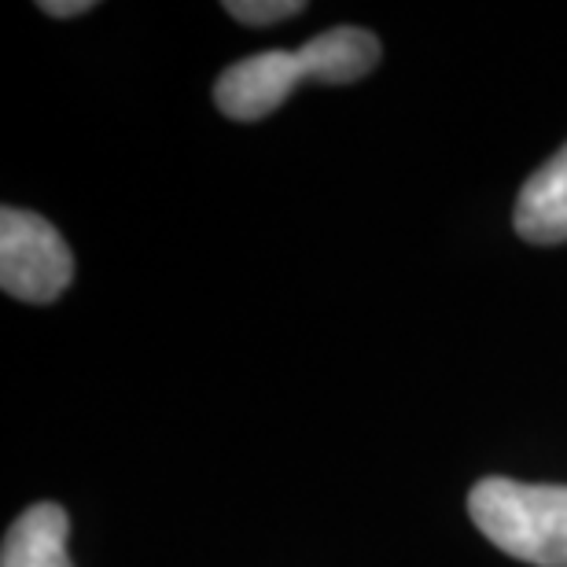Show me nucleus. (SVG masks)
Instances as JSON below:
<instances>
[{"instance_id": "nucleus-6", "label": "nucleus", "mask_w": 567, "mask_h": 567, "mask_svg": "<svg viewBox=\"0 0 567 567\" xmlns=\"http://www.w3.org/2000/svg\"><path fill=\"white\" fill-rule=\"evenodd\" d=\"M306 4L302 0H229L225 11H229L233 19L247 22V27H274L280 19H291L299 16Z\"/></svg>"}, {"instance_id": "nucleus-5", "label": "nucleus", "mask_w": 567, "mask_h": 567, "mask_svg": "<svg viewBox=\"0 0 567 567\" xmlns=\"http://www.w3.org/2000/svg\"><path fill=\"white\" fill-rule=\"evenodd\" d=\"M66 535H71V519H66L63 505H30L8 527L0 567H74L66 557Z\"/></svg>"}, {"instance_id": "nucleus-2", "label": "nucleus", "mask_w": 567, "mask_h": 567, "mask_svg": "<svg viewBox=\"0 0 567 567\" xmlns=\"http://www.w3.org/2000/svg\"><path fill=\"white\" fill-rule=\"evenodd\" d=\"M468 516L508 557L535 567H567V486L491 475L472 486Z\"/></svg>"}, {"instance_id": "nucleus-3", "label": "nucleus", "mask_w": 567, "mask_h": 567, "mask_svg": "<svg viewBox=\"0 0 567 567\" xmlns=\"http://www.w3.org/2000/svg\"><path fill=\"white\" fill-rule=\"evenodd\" d=\"M71 280L74 255L52 221L19 207L0 210V288L11 299L49 306Z\"/></svg>"}, {"instance_id": "nucleus-4", "label": "nucleus", "mask_w": 567, "mask_h": 567, "mask_svg": "<svg viewBox=\"0 0 567 567\" xmlns=\"http://www.w3.org/2000/svg\"><path fill=\"white\" fill-rule=\"evenodd\" d=\"M516 233L542 247L567 240V144L527 177L516 199Z\"/></svg>"}, {"instance_id": "nucleus-7", "label": "nucleus", "mask_w": 567, "mask_h": 567, "mask_svg": "<svg viewBox=\"0 0 567 567\" xmlns=\"http://www.w3.org/2000/svg\"><path fill=\"white\" fill-rule=\"evenodd\" d=\"M93 8H96L93 0H66V4H63V0H44V4H41L44 16H55V19L85 16V11H93Z\"/></svg>"}, {"instance_id": "nucleus-1", "label": "nucleus", "mask_w": 567, "mask_h": 567, "mask_svg": "<svg viewBox=\"0 0 567 567\" xmlns=\"http://www.w3.org/2000/svg\"><path fill=\"white\" fill-rule=\"evenodd\" d=\"M380 41L361 27H332L306 41L299 52H258L221 71L214 85L218 111L236 122H258L295 93L302 82L350 85L377 71Z\"/></svg>"}]
</instances>
